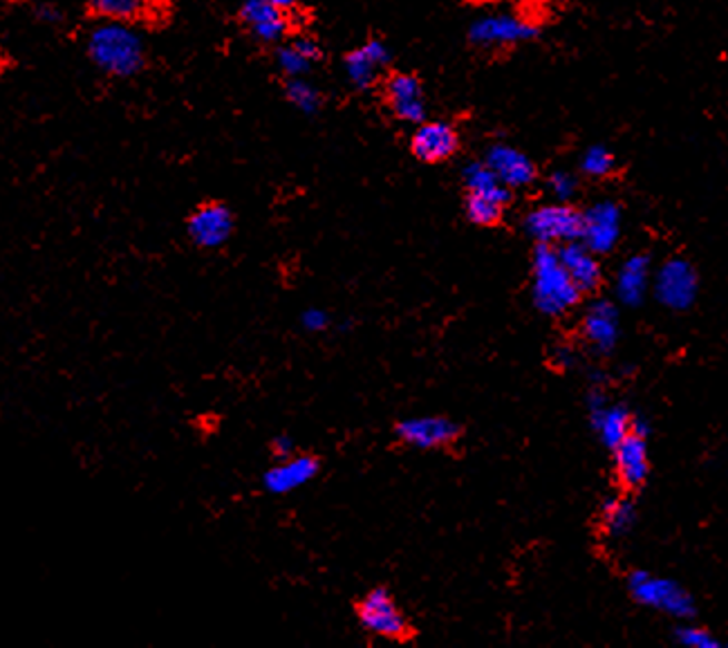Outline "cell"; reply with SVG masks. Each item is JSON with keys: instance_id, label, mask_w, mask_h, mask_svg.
<instances>
[{"instance_id": "cell-31", "label": "cell", "mask_w": 728, "mask_h": 648, "mask_svg": "<svg viewBox=\"0 0 728 648\" xmlns=\"http://www.w3.org/2000/svg\"><path fill=\"white\" fill-rule=\"evenodd\" d=\"M301 323L307 333H323L329 328V314L321 307H307L301 316Z\"/></svg>"}, {"instance_id": "cell-19", "label": "cell", "mask_w": 728, "mask_h": 648, "mask_svg": "<svg viewBox=\"0 0 728 648\" xmlns=\"http://www.w3.org/2000/svg\"><path fill=\"white\" fill-rule=\"evenodd\" d=\"M583 331L586 337L590 340V344L601 351L608 353L614 348L617 340H619V312L612 303L608 301H599L594 303L583 321Z\"/></svg>"}, {"instance_id": "cell-18", "label": "cell", "mask_w": 728, "mask_h": 648, "mask_svg": "<svg viewBox=\"0 0 728 648\" xmlns=\"http://www.w3.org/2000/svg\"><path fill=\"white\" fill-rule=\"evenodd\" d=\"M592 426L599 433L601 442L610 449L621 444L632 431L634 422L626 406L608 404L603 397H592Z\"/></svg>"}, {"instance_id": "cell-34", "label": "cell", "mask_w": 728, "mask_h": 648, "mask_svg": "<svg viewBox=\"0 0 728 648\" xmlns=\"http://www.w3.org/2000/svg\"><path fill=\"white\" fill-rule=\"evenodd\" d=\"M37 14H39V19L41 21H59L61 19V14H59V10L57 8H52V6H41L39 10H37Z\"/></svg>"}, {"instance_id": "cell-32", "label": "cell", "mask_w": 728, "mask_h": 648, "mask_svg": "<svg viewBox=\"0 0 728 648\" xmlns=\"http://www.w3.org/2000/svg\"><path fill=\"white\" fill-rule=\"evenodd\" d=\"M269 449H272V455L276 458V462L278 460H287V458H292V455H296V444H294V440L289 438V435H276L272 442H269Z\"/></svg>"}, {"instance_id": "cell-7", "label": "cell", "mask_w": 728, "mask_h": 648, "mask_svg": "<svg viewBox=\"0 0 728 648\" xmlns=\"http://www.w3.org/2000/svg\"><path fill=\"white\" fill-rule=\"evenodd\" d=\"M699 278L695 267L683 258H670L655 276V294L670 310H686L697 296Z\"/></svg>"}, {"instance_id": "cell-16", "label": "cell", "mask_w": 728, "mask_h": 648, "mask_svg": "<svg viewBox=\"0 0 728 648\" xmlns=\"http://www.w3.org/2000/svg\"><path fill=\"white\" fill-rule=\"evenodd\" d=\"M614 464L619 480L626 488H641L650 473V458L646 438L632 431L621 444L614 446Z\"/></svg>"}, {"instance_id": "cell-4", "label": "cell", "mask_w": 728, "mask_h": 648, "mask_svg": "<svg viewBox=\"0 0 728 648\" xmlns=\"http://www.w3.org/2000/svg\"><path fill=\"white\" fill-rule=\"evenodd\" d=\"M524 229L540 245L577 243L581 240V232H583V214H579L574 207L565 203L542 205L527 216Z\"/></svg>"}, {"instance_id": "cell-35", "label": "cell", "mask_w": 728, "mask_h": 648, "mask_svg": "<svg viewBox=\"0 0 728 648\" xmlns=\"http://www.w3.org/2000/svg\"><path fill=\"white\" fill-rule=\"evenodd\" d=\"M267 3L269 6H274L276 10H281V12H289V10H294L296 8V0H267Z\"/></svg>"}, {"instance_id": "cell-9", "label": "cell", "mask_w": 728, "mask_h": 648, "mask_svg": "<svg viewBox=\"0 0 728 648\" xmlns=\"http://www.w3.org/2000/svg\"><path fill=\"white\" fill-rule=\"evenodd\" d=\"M187 232L198 247L218 249L234 234V214L223 203H205L189 216Z\"/></svg>"}, {"instance_id": "cell-24", "label": "cell", "mask_w": 728, "mask_h": 648, "mask_svg": "<svg viewBox=\"0 0 728 648\" xmlns=\"http://www.w3.org/2000/svg\"><path fill=\"white\" fill-rule=\"evenodd\" d=\"M506 203L466 194V218L478 227H493L502 220Z\"/></svg>"}, {"instance_id": "cell-29", "label": "cell", "mask_w": 728, "mask_h": 648, "mask_svg": "<svg viewBox=\"0 0 728 648\" xmlns=\"http://www.w3.org/2000/svg\"><path fill=\"white\" fill-rule=\"evenodd\" d=\"M677 641L686 648H717V639L706 630V628H681L677 632Z\"/></svg>"}, {"instance_id": "cell-10", "label": "cell", "mask_w": 728, "mask_h": 648, "mask_svg": "<svg viewBox=\"0 0 728 648\" xmlns=\"http://www.w3.org/2000/svg\"><path fill=\"white\" fill-rule=\"evenodd\" d=\"M460 148V135L449 121H424L411 139L413 155L424 165H440L451 159Z\"/></svg>"}, {"instance_id": "cell-36", "label": "cell", "mask_w": 728, "mask_h": 648, "mask_svg": "<svg viewBox=\"0 0 728 648\" xmlns=\"http://www.w3.org/2000/svg\"><path fill=\"white\" fill-rule=\"evenodd\" d=\"M471 3H475V6H486V3H493V0H471Z\"/></svg>"}, {"instance_id": "cell-30", "label": "cell", "mask_w": 728, "mask_h": 648, "mask_svg": "<svg viewBox=\"0 0 728 648\" xmlns=\"http://www.w3.org/2000/svg\"><path fill=\"white\" fill-rule=\"evenodd\" d=\"M550 192L561 200H570L574 194H577V178L568 171H557L552 178H550Z\"/></svg>"}, {"instance_id": "cell-11", "label": "cell", "mask_w": 728, "mask_h": 648, "mask_svg": "<svg viewBox=\"0 0 728 648\" xmlns=\"http://www.w3.org/2000/svg\"><path fill=\"white\" fill-rule=\"evenodd\" d=\"M621 238V209L614 203H597L583 214L581 243L594 254L612 252Z\"/></svg>"}, {"instance_id": "cell-26", "label": "cell", "mask_w": 728, "mask_h": 648, "mask_svg": "<svg viewBox=\"0 0 728 648\" xmlns=\"http://www.w3.org/2000/svg\"><path fill=\"white\" fill-rule=\"evenodd\" d=\"M285 95H287V99H289L298 110H303L305 115L316 112V110L321 108V104H323L321 92H318L312 84H307L303 77H294V79H289V81L285 84Z\"/></svg>"}, {"instance_id": "cell-12", "label": "cell", "mask_w": 728, "mask_h": 648, "mask_svg": "<svg viewBox=\"0 0 728 648\" xmlns=\"http://www.w3.org/2000/svg\"><path fill=\"white\" fill-rule=\"evenodd\" d=\"M321 471V462L316 455L312 453H301V455H292L287 460H278L265 475H263V484L265 490L274 497H285L292 494L309 480H314Z\"/></svg>"}, {"instance_id": "cell-3", "label": "cell", "mask_w": 728, "mask_h": 648, "mask_svg": "<svg viewBox=\"0 0 728 648\" xmlns=\"http://www.w3.org/2000/svg\"><path fill=\"white\" fill-rule=\"evenodd\" d=\"M354 612L361 628L375 637L391 641H409L415 635L411 621L386 588H373L366 597L356 601Z\"/></svg>"}, {"instance_id": "cell-6", "label": "cell", "mask_w": 728, "mask_h": 648, "mask_svg": "<svg viewBox=\"0 0 728 648\" xmlns=\"http://www.w3.org/2000/svg\"><path fill=\"white\" fill-rule=\"evenodd\" d=\"M538 35V26L520 14H489L478 19L469 39L480 48H509L524 41H531Z\"/></svg>"}, {"instance_id": "cell-20", "label": "cell", "mask_w": 728, "mask_h": 648, "mask_svg": "<svg viewBox=\"0 0 728 648\" xmlns=\"http://www.w3.org/2000/svg\"><path fill=\"white\" fill-rule=\"evenodd\" d=\"M563 265L568 267L570 276L574 278V283L581 287V292L594 289L601 281V265L594 256L592 249H588L583 243H568L559 249Z\"/></svg>"}, {"instance_id": "cell-2", "label": "cell", "mask_w": 728, "mask_h": 648, "mask_svg": "<svg viewBox=\"0 0 728 648\" xmlns=\"http://www.w3.org/2000/svg\"><path fill=\"white\" fill-rule=\"evenodd\" d=\"M90 59L108 75L132 77L144 66V43L128 23L106 21L88 39Z\"/></svg>"}, {"instance_id": "cell-15", "label": "cell", "mask_w": 728, "mask_h": 648, "mask_svg": "<svg viewBox=\"0 0 728 648\" xmlns=\"http://www.w3.org/2000/svg\"><path fill=\"white\" fill-rule=\"evenodd\" d=\"M486 165L493 169V174L509 187H527L535 180V167L533 161L518 148L506 144H495L489 148Z\"/></svg>"}, {"instance_id": "cell-13", "label": "cell", "mask_w": 728, "mask_h": 648, "mask_svg": "<svg viewBox=\"0 0 728 648\" xmlns=\"http://www.w3.org/2000/svg\"><path fill=\"white\" fill-rule=\"evenodd\" d=\"M386 104L391 112L406 124L426 121V99L422 81L415 75L397 72L386 81Z\"/></svg>"}, {"instance_id": "cell-8", "label": "cell", "mask_w": 728, "mask_h": 648, "mask_svg": "<svg viewBox=\"0 0 728 648\" xmlns=\"http://www.w3.org/2000/svg\"><path fill=\"white\" fill-rule=\"evenodd\" d=\"M462 429L440 415H429V418H406L395 424V435L420 451H431V449H442L453 444L460 438Z\"/></svg>"}, {"instance_id": "cell-5", "label": "cell", "mask_w": 728, "mask_h": 648, "mask_svg": "<svg viewBox=\"0 0 728 648\" xmlns=\"http://www.w3.org/2000/svg\"><path fill=\"white\" fill-rule=\"evenodd\" d=\"M630 592L639 603L672 615L677 619L692 617L695 612L690 595L679 583L663 577H652L650 572H634L630 577Z\"/></svg>"}, {"instance_id": "cell-17", "label": "cell", "mask_w": 728, "mask_h": 648, "mask_svg": "<svg viewBox=\"0 0 728 648\" xmlns=\"http://www.w3.org/2000/svg\"><path fill=\"white\" fill-rule=\"evenodd\" d=\"M238 17L263 43H274L287 32V14L269 6L267 0H245Z\"/></svg>"}, {"instance_id": "cell-25", "label": "cell", "mask_w": 728, "mask_h": 648, "mask_svg": "<svg viewBox=\"0 0 728 648\" xmlns=\"http://www.w3.org/2000/svg\"><path fill=\"white\" fill-rule=\"evenodd\" d=\"M637 521L634 505L623 499H610L603 505V523L610 534H626Z\"/></svg>"}, {"instance_id": "cell-14", "label": "cell", "mask_w": 728, "mask_h": 648, "mask_svg": "<svg viewBox=\"0 0 728 648\" xmlns=\"http://www.w3.org/2000/svg\"><path fill=\"white\" fill-rule=\"evenodd\" d=\"M388 61H391L388 46L382 39H371L347 55V59H345L347 79L354 88L366 90L377 81L380 70Z\"/></svg>"}, {"instance_id": "cell-33", "label": "cell", "mask_w": 728, "mask_h": 648, "mask_svg": "<svg viewBox=\"0 0 728 648\" xmlns=\"http://www.w3.org/2000/svg\"><path fill=\"white\" fill-rule=\"evenodd\" d=\"M294 43H296V48H298V50H301V52H303L312 63H316V61L323 57L318 43L312 41V39H305V37H303V39H296Z\"/></svg>"}, {"instance_id": "cell-23", "label": "cell", "mask_w": 728, "mask_h": 648, "mask_svg": "<svg viewBox=\"0 0 728 648\" xmlns=\"http://www.w3.org/2000/svg\"><path fill=\"white\" fill-rule=\"evenodd\" d=\"M155 0H90V8L95 14L104 17L106 21L130 23L139 21L150 14Z\"/></svg>"}, {"instance_id": "cell-21", "label": "cell", "mask_w": 728, "mask_h": 648, "mask_svg": "<svg viewBox=\"0 0 728 648\" xmlns=\"http://www.w3.org/2000/svg\"><path fill=\"white\" fill-rule=\"evenodd\" d=\"M650 287V261L648 256H630L617 276V296L626 305H639Z\"/></svg>"}, {"instance_id": "cell-22", "label": "cell", "mask_w": 728, "mask_h": 648, "mask_svg": "<svg viewBox=\"0 0 728 648\" xmlns=\"http://www.w3.org/2000/svg\"><path fill=\"white\" fill-rule=\"evenodd\" d=\"M464 183L466 194L509 203V187L493 174L486 161H473V165H469L464 169Z\"/></svg>"}, {"instance_id": "cell-28", "label": "cell", "mask_w": 728, "mask_h": 648, "mask_svg": "<svg viewBox=\"0 0 728 648\" xmlns=\"http://www.w3.org/2000/svg\"><path fill=\"white\" fill-rule=\"evenodd\" d=\"M276 63L281 68V72H285L289 79L294 77H303L309 68H312V61L296 48V43L292 41L289 46H283L278 48L276 52Z\"/></svg>"}, {"instance_id": "cell-27", "label": "cell", "mask_w": 728, "mask_h": 648, "mask_svg": "<svg viewBox=\"0 0 728 648\" xmlns=\"http://www.w3.org/2000/svg\"><path fill=\"white\" fill-rule=\"evenodd\" d=\"M581 169L592 178H606L614 169V155L606 146H592L581 159Z\"/></svg>"}, {"instance_id": "cell-1", "label": "cell", "mask_w": 728, "mask_h": 648, "mask_svg": "<svg viewBox=\"0 0 728 648\" xmlns=\"http://www.w3.org/2000/svg\"><path fill=\"white\" fill-rule=\"evenodd\" d=\"M581 298V287L570 276L559 249L540 245L533 254V303L540 312L559 316L574 307Z\"/></svg>"}]
</instances>
